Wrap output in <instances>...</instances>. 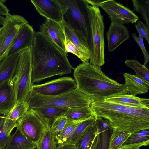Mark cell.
Returning <instances> with one entry per match:
<instances>
[{
    "label": "cell",
    "mask_w": 149,
    "mask_h": 149,
    "mask_svg": "<svg viewBox=\"0 0 149 149\" xmlns=\"http://www.w3.org/2000/svg\"><path fill=\"white\" fill-rule=\"evenodd\" d=\"M132 37L137 43L142 50L144 57V63L143 64L146 66L149 61V53L146 51L145 48L143 40V38L140 34H138L137 36L136 33H133L132 34Z\"/></svg>",
    "instance_id": "8d00e7d4"
},
{
    "label": "cell",
    "mask_w": 149,
    "mask_h": 149,
    "mask_svg": "<svg viewBox=\"0 0 149 149\" xmlns=\"http://www.w3.org/2000/svg\"><path fill=\"white\" fill-rule=\"evenodd\" d=\"M96 120V117L93 115L89 118L79 123L72 133L62 145H74L76 141L86 129L93 124Z\"/></svg>",
    "instance_id": "4316f807"
},
{
    "label": "cell",
    "mask_w": 149,
    "mask_h": 149,
    "mask_svg": "<svg viewBox=\"0 0 149 149\" xmlns=\"http://www.w3.org/2000/svg\"><path fill=\"white\" fill-rule=\"evenodd\" d=\"M65 48L66 52L71 53L76 55L82 63L89 62L91 57L87 54L75 46L65 37Z\"/></svg>",
    "instance_id": "d6a6232c"
},
{
    "label": "cell",
    "mask_w": 149,
    "mask_h": 149,
    "mask_svg": "<svg viewBox=\"0 0 149 149\" xmlns=\"http://www.w3.org/2000/svg\"><path fill=\"white\" fill-rule=\"evenodd\" d=\"M99 126L97 120L84 131L75 143V149H91L94 140L98 133Z\"/></svg>",
    "instance_id": "cb8c5ba5"
},
{
    "label": "cell",
    "mask_w": 149,
    "mask_h": 149,
    "mask_svg": "<svg viewBox=\"0 0 149 149\" xmlns=\"http://www.w3.org/2000/svg\"><path fill=\"white\" fill-rule=\"evenodd\" d=\"M56 145V139L50 127H47L36 149H55Z\"/></svg>",
    "instance_id": "4dcf8cb0"
},
{
    "label": "cell",
    "mask_w": 149,
    "mask_h": 149,
    "mask_svg": "<svg viewBox=\"0 0 149 149\" xmlns=\"http://www.w3.org/2000/svg\"><path fill=\"white\" fill-rule=\"evenodd\" d=\"M93 101L77 89L55 96L43 95L31 90L26 101L29 106L28 110L45 106L68 108L90 106Z\"/></svg>",
    "instance_id": "5b68a950"
},
{
    "label": "cell",
    "mask_w": 149,
    "mask_h": 149,
    "mask_svg": "<svg viewBox=\"0 0 149 149\" xmlns=\"http://www.w3.org/2000/svg\"><path fill=\"white\" fill-rule=\"evenodd\" d=\"M6 0H0V15L6 16L9 13V10L4 4Z\"/></svg>",
    "instance_id": "f35d334b"
},
{
    "label": "cell",
    "mask_w": 149,
    "mask_h": 149,
    "mask_svg": "<svg viewBox=\"0 0 149 149\" xmlns=\"http://www.w3.org/2000/svg\"><path fill=\"white\" fill-rule=\"evenodd\" d=\"M81 122L82 121H67L59 138L56 142L57 145H62Z\"/></svg>",
    "instance_id": "836d02e7"
},
{
    "label": "cell",
    "mask_w": 149,
    "mask_h": 149,
    "mask_svg": "<svg viewBox=\"0 0 149 149\" xmlns=\"http://www.w3.org/2000/svg\"><path fill=\"white\" fill-rule=\"evenodd\" d=\"M17 102L13 79L0 85V114L5 115Z\"/></svg>",
    "instance_id": "2e32d148"
},
{
    "label": "cell",
    "mask_w": 149,
    "mask_h": 149,
    "mask_svg": "<svg viewBox=\"0 0 149 149\" xmlns=\"http://www.w3.org/2000/svg\"><path fill=\"white\" fill-rule=\"evenodd\" d=\"M66 6L65 21L73 29L82 32L88 41V21L84 0H61Z\"/></svg>",
    "instance_id": "52a82bcc"
},
{
    "label": "cell",
    "mask_w": 149,
    "mask_h": 149,
    "mask_svg": "<svg viewBox=\"0 0 149 149\" xmlns=\"http://www.w3.org/2000/svg\"><path fill=\"white\" fill-rule=\"evenodd\" d=\"M35 32L32 26L27 23L23 26L17 34L7 56L19 54L32 46Z\"/></svg>",
    "instance_id": "4fadbf2b"
},
{
    "label": "cell",
    "mask_w": 149,
    "mask_h": 149,
    "mask_svg": "<svg viewBox=\"0 0 149 149\" xmlns=\"http://www.w3.org/2000/svg\"><path fill=\"white\" fill-rule=\"evenodd\" d=\"M65 107L45 106L32 108L31 110L45 124L50 127L54 121L63 116L67 109Z\"/></svg>",
    "instance_id": "ac0fdd59"
},
{
    "label": "cell",
    "mask_w": 149,
    "mask_h": 149,
    "mask_svg": "<svg viewBox=\"0 0 149 149\" xmlns=\"http://www.w3.org/2000/svg\"><path fill=\"white\" fill-rule=\"evenodd\" d=\"M0 149H2L0 147Z\"/></svg>",
    "instance_id": "bcb514c9"
},
{
    "label": "cell",
    "mask_w": 149,
    "mask_h": 149,
    "mask_svg": "<svg viewBox=\"0 0 149 149\" xmlns=\"http://www.w3.org/2000/svg\"><path fill=\"white\" fill-rule=\"evenodd\" d=\"M99 7L106 12L113 24H134L139 19L132 10L114 0H107Z\"/></svg>",
    "instance_id": "8fae6325"
},
{
    "label": "cell",
    "mask_w": 149,
    "mask_h": 149,
    "mask_svg": "<svg viewBox=\"0 0 149 149\" xmlns=\"http://www.w3.org/2000/svg\"><path fill=\"white\" fill-rule=\"evenodd\" d=\"M32 46L19 54L16 70L12 78L17 102L26 101L32 89Z\"/></svg>",
    "instance_id": "8992f818"
},
{
    "label": "cell",
    "mask_w": 149,
    "mask_h": 149,
    "mask_svg": "<svg viewBox=\"0 0 149 149\" xmlns=\"http://www.w3.org/2000/svg\"><path fill=\"white\" fill-rule=\"evenodd\" d=\"M5 115L0 119V147L4 149L9 140L10 136L7 132L5 124Z\"/></svg>",
    "instance_id": "d590c367"
},
{
    "label": "cell",
    "mask_w": 149,
    "mask_h": 149,
    "mask_svg": "<svg viewBox=\"0 0 149 149\" xmlns=\"http://www.w3.org/2000/svg\"><path fill=\"white\" fill-rule=\"evenodd\" d=\"M86 7L88 21V43L91 52L89 62L100 67L105 63L103 17L98 6H90L86 3Z\"/></svg>",
    "instance_id": "277c9868"
},
{
    "label": "cell",
    "mask_w": 149,
    "mask_h": 149,
    "mask_svg": "<svg viewBox=\"0 0 149 149\" xmlns=\"http://www.w3.org/2000/svg\"><path fill=\"white\" fill-rule=\"evenodd\" d=\"M3 117V116H0V118H2Z\"/></svg>",
    "instance_id": "f6af8a7d"
},
{
    "label": "cell",
    "mask_w": 149,
    "mask_h": 149,
    "mask_svg": "<svg viewBox=\"0 0 149 149\" xmlns=\"http://www.w3.org/2000/svg\"><path fill=\"white\" fill-rule=\"evenodd\" d=\"M149 144V129H146L131 133L121 146L136 144H142L143 146H147Z\"/></svg>",
    "instance_id": "83f0119b"
},
{
    "label": "cell",
    "mask_w": 149,
    "mask_h": 149,
    "mask_svg": "<svg viewBox=\"0 0 149 149\" xmlns=\"http://www.w3.org/2000/svg\"><path fill=\"white\" fill-rule=\"evenodd\" d=\"M85 2L90 6H96L99 7L100 5L106 1L105 0H84Z\"/></svg>",
    "instance_id": "ab89813d"
},
{
    "label": "cell",
    "mask_w": 149,
    "mask_h": 149,
    "mask_svg": "<svg viewBox=\"0 0 149 149\" xmlns=\"http://www.w3.org/2000/svg\"><path fill=\"white\" fill-rule=\"evenodd\" d=\"M63 24H59L46 19L44 22L39 26L40 31L49 37L59 47L65 52V44L66 39Z\"/></svg>",
    "instance_id": "5bb4252c"
},
{
    "label": "cell",
    "mask_w": 149,
    "mask_h": 149,
    "mask_svg": "<svg viewBox=\"0 0 149 149\" xmlns=\"http://www.w3.org/2000/svg\"><path fill=\"white\" fill-rule=\"evenodd\" d=\"M73 75L77 90L93 101L127 93L124 84L109 78L100 67L89 62L81 63L74 68Z\"/></svg>",
    "instance_id": "7a4b0ae2"
},
{
    "label": "cell",
    "mask_w": 149,
    "mask_h": 149,
    "mask_svg": "<svg viewBox=\"0 0 149 149\" xmlns=\"http://www.w3.org/2000/svg\"><path fill=\"white\" fill-rule=\"evenodd\" d=\"M19 58V54L6 56L0 62V85L13 78Z\"/></svg>",
    "instance_id": "7402d4cb"
},
{
    "label": "cell",
    "mask_w": 149,
    "mask_h": 149,
    "mask_svg": "<svg viewBox=\"0 0 149 149\" xmlns=\"http://www.w3.org/2000/svg\"><path fill=\"white\" fill-rule=\"evenodd\" d=\"M94 116L108 120L113 129L130 133L149 129V108L127 106L105 100L93 101Z\"/></svg>",
    "instance_id": "3957f363"
},
{
    "label": "cell",
    "mask_w": 149,
    "mask_h": 149,
    "mask_svg": "<svg viewBox=\"0 0 149 149\" xmlns=\"http://www.w3.org/2000/svg\"><path fill=\"white\" fill-rule=\"evenodd\" d=\"M135 27L138 34L144 38L149 44V27L140 20L135 23Z\"/></svg>",
    "instance_id": "74e56055"
},
{
    "label": "cell",
    "mask_w": 149,
    "mask_h": 149,
    "mask_svg": "<svg viewBox=\"0 0 149 149\" xmlns=\"http://www.w3.org/2000/svg\"><path fill=\"white\" fill-rule=\"evenodd\" d=\"M142 146H143L142 144H132L121 146L119 149H139Z\"/></svg>",
    "instance_id": "60d3db41"
},
{
    "label": "cell",
    "mask_w": 149,
    "mask_h": 149,
    "mask_svg": "<svg viewBox=\"0 0 149 149\" xmlns=\"http://www.w3.org/2000/svg\"><path fill=\"white\" fill-rule=\"evenodd\" d=\"M63 25L65 37L77 47L90 56L91 58V52L88 40L85 35L81 31L73 29L65 20Z\"/></svg>",
    "instance_id": "d6986e66"
},
{
    "label": "cell",
    "mask_w": 149,
    "mask_h": 149,
    "mask_svg": "<svg viewBox=\"0 0 149 149\" xmlns=\"http://www.w3.org/2000/svg\"><path fill=\"white\" fill-rule=\"evenodd\" d=\"M124 84L129 94L136 96L147 93L149 90V83L135 75L124 73Z\"/></svg>",
    "instance_id": "44dd1931"
},
{
    "label": "cell",
    "mask_w": 149,
    "mask_h": 149,
    "mask_svg": "<svg viewBox=\"0 0 149 149\" xmlns=\"http://www.w3.org/2000/svg\"><path fill=\"white\" fill-rule=\"evenodd\" d=\"M28 23L23 17L9 13L4 17L1 27L0 42V62L7 56L18 32Z\"/></svg>",
    "instance_id": "ba28073f"
},
{
    "label": "cell",
    "mask_w": 149,
    "mask_h": 149,
    "mask_svg": "<svg viewBox=\"0 0 149 149\" xmlns=\"http://www.w3.org/2000/svg\"><path fill=\"white\" fill-rule=\"evenodd\" d=\"M104 100L135 107L149 108V100L129 94L121 95L111 97Z\"/></svg>",
    "instance_id": "603a6c76"
},
{
    "label": "cell",
    "mask_w": 149,
    "mask_h": 149,
    "mask_svg": "<svg viewBox=\"0 0 149 149\" xmlns=\"http://www.w3.org/2000/svg\"><path fill=\"white\" fill-rule=\"evenodd\" d=\"M4 20V17L0 15V25H2Z\"/></svg>",
    "instance_id": "7bdbcfd3"
},
{
    "label": "cell",
    "mask_w": 149,
    "mask_h": 149,
    "mask_svg": "<svg viewBox=\"0 0 149 149\" xmlns=\"http://www.w3.org/2000/svg\"><path fill=\"white\" fill-rule=\"evenodd\" d=\"M125 63L127 67L135 72L136 75L149 83V70L146 66L136 59L126 60Z\"/></svg>",
    "instance_id": "f1b7e54d"
},
{
    "label": "cell",
    "mask_w": 149,
    "mask_h": 149,
    "mask_svg": "<svg viewBox=\"0 0 149 149\" xmlns=\"http://www.w3.org/2000/svg\"><path fill=\"white\" fill-rule=\"evenodd\" d=\"M1 27L0 26V40H1Z\"/></svg>",
    "instance_id": "ee69618b"
},
{
    "label": "cell",
    "mask_w": 149,
    "mask_h": 149,
    "mask_svg": "<svg viewBox=\"0 0 149 149\" xmlns=\"http://www.w3.org/2000/svg\"><path fill=\"white\" fill-rule=\"evenodd\" d=\"M131 133L124 131L113 129L109 141V149H119Z\"/></svg>",
    "instance_id": "f546056e"
},
{
    "label": "cell",
    "mask_w": 149,
    "mask_h": 149,
    "mask_svg": "<svg viewBox=\"0 0 149 149\" xmlns=\"http://www.w3.org/2000/svg\"><path fill=\"white\" fill-rule=\"evenodd\" d=\"M106 36L107 41L109 52L114 51L124 42L130 37L127 28L123 24L111 23Z\"/></svg>",
    "instance_id": "9a60e30c"
},
{
    "label": "cell",
    "mask_w": 149,
    "mask_h": 149,
    "mask_svg": "<svg viewBox=\"0 0 149 149\" xmlns=\"http://www.w3.org/2000/svg\"><path fill=\"white\" fill-rule=\"evenodd\" d=\"M37 146L17 128L15 133L11 135L6 149H36Z\"/></svg>",
    "instance_id": "d4e9b609"
},
{
    "label": "cell",
    "mask_w": 149,
    "mask_h": 149,
    "mask_svg": "<svg viewBox=\"0 0 149 149\" xmlns=\"http://www.w3.org/2000/svg\"><path fill=\"white\" fill-rule=\"evenodd\" d=\"M31 82L72 73L74 69L67 53L42 32H35L31 47Z\"/></svg>",
    "instance_id": "6da1fadb"
},
{
    "label": "cell",
    "mask_w": 149,
    "mask_h": 149,
    "mask_svg": "<svg viewBox=\"0 0 149 149\" xmlns=\"http://www.w3.org/2000/svg\"><path fill=\"white\" fill-rule=\"evenodd\" d=\"M133 11L139 12L149 27V0H132Z\"/></svg>",
    "instance_id": "1f68e13d"
},
{
    "label": "cell",
    "mask_w": 149,
    "mask_h": 149,
    "mask_svg": "<svg viewBox=\"0 0 149 149\" xmlns=\"http://www.w3.org/2000/svg\"><path fill=\"white\" fill-rule=\"evenodd\" d=\"M37 11L41 15L63 24L66 8L61 0H31Z\"/></svg>",
    "instance_id": "7c38bea8"
},
{
    "label": "cell",
    "mask_w": 149,
    "mask_h": 149,
    "mask_svg": "<svg viewBox=\"0 0 149 149\" xmlns=\"http://www.w3.org/2000/svg\"><path fill=\"white\" fill-rule=\"evenodd\" d=\"M47 127L31 110H28L18 122L17 128L27 138L37 145Z\"/></svg>",
    "instance_id": "9c48e42d"
},
{
    "label": "cell",
    "mask_w": 149,
    "mask_h": 149,
    "mask_svg": "<svg viewBox=\"0 0 149 149\" xmlns=\"http://www.w3.org/2000/svg\"><path fill=\"white\" fill-rule=\"evenodd\" d=\"M55 149H75V146L71 144L56 145Z\"/></svg>",
    "instance_id": "b9f144b4"
},
{
    "label": "cell",
    "mask_w": 149,
    "mask_h": 149,
    "mask_svg": "<svg viewBox=\"0 0 149 149\" xmlns=\"http://www.w3.org/2000/svg\"><path fill=\"white\" fill-rule=\"evenodd\" d=\"M93 115L90 106L68 108L63 115L67 121H82Z\"/></svg>",
    "instance_id": "484cf974"
},
{
    "label": "cell",
    "mask_w": 149,
    "mask_h": 149,
    "mask_svg": "<svg viewBox=\"0 0 149 149\" xmlns=\"http://www.w3.org/2000/svg\"><path fill=\"white\" fill-rule=\"evenodd\" d=\"M66 122V118L62 116L57 118L52 125L50 129L54 135L56 142L58 140Z\"/></svg>",
    "instance_id": "e575fe53"
},
{
    "label": "cell",
    "mask_w": 149,
    "mask_h": 149,
    "mask_svg": "<svg viewBox=\"0 0 149 149\" xmlns=\"http://www.w3.org/2000/svg\"><path fill=\"white\" fill-rule=\"evenodd\" d=\"M99 126L98 133L92 143L91 149H109L113 129L107 119L97 117Z\"/></svg>",
    "instance_id": "e0dca14e"
},
{
    "label": "cell",
    "mask_w": 149,
    "mask_h": 149,
    "mask_svg": "<svg viewBox=\"0 0 149 149\" xmlns=\"http://www.w3.org/2000/svg\"><path fill=\"white\" fill-rule=\"evenodd\" d=\"M77 88L74 79L63 77L42 84H33L32 91L43 95L55 96L68 93Z\"/></svg>",
    "instance_id": "30bf717a"
},
{
    "label": "cell",
    "mask_w": 149,
    "mask_h": 149,
    "mask_svg": "<svg viewBox=\"0 0 149 149\" xmlns=\"http://www.w3.org/2000/svg\"><path fill=\"white\" fill-rule=\"evenodd\" d=\"M28 109L29 106L26 101L17 102L11 111L5 115L6 130L9 136H11L13 130L17 127L18 122Z\"/></svg>",
    "instance_id": "ffe728a7"
}]
</instances>
